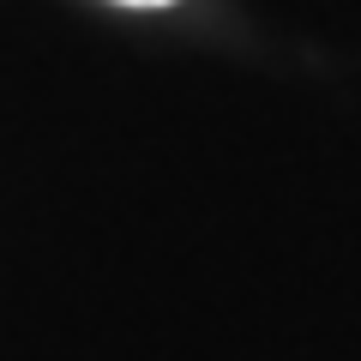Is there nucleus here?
Masks as SVG:
<instances>
[{
  "label": "nucleus",
  "instance_id": "1",
  "mask_svg": "<svg viewBox=\"0 0 361 361\" xmlns=\"http://www.w3.org/2000/svg\"><path fill=\"white\" fill-rule=\"evenodd\" d=\"M121 6H163V0H121Z\"/></svg>",
  "mask_w": 361,
  "mask_h": 361
}]
</instances>
